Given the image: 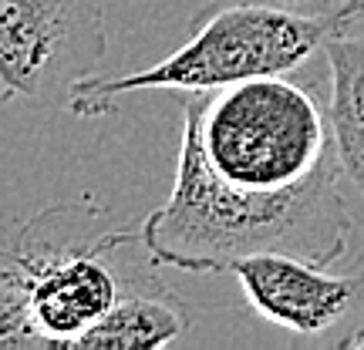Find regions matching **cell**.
Segmentation results:
<instances>
[{
  "instance_id": "obj_10",
  "label": "cell",
  "mask_w": 364,
  "mask_h": 350,
  "mask_svg": "<svg viewBox=\"0 0 364 350\" xmlns=\"http://www.w3.org/2000/svg\"><path fill=\"white\" fill-rule=\"evenodd\" d=\"M334 347H338V350H364V324L358 327V330L341 334V337L334 340Z\"/></svg>"
},
{
  "instance_id": "obj_6",
  "label": "cell",
  "mask_w": 364,
  "mask_h": 350,
  "mask_svg": "<svg viewBox=\"0 0 364 350\" xmlns=\"http://www.w3.org/2000/svg\"><path fill=\"white\" fill-rule=\"evenodd\" d=\"M236 283L263 320L297 340H324L364 307V256L351 273H327L324 263L290 253H253L233 263Z\"/></svg>"
},
{
  "instance_id": "obj_9",
  "label": "cell",
  "mask_w": 364,
  "mask_h": 350,
  "mask_svg": "<svg viewBox=\"0 0 364 350\" xmlns=\"http://www.w3.org/2000/svg\"><path fill=\"white\" fill-rule=\"evenodd\" d=\"M257 4H273V7H287V11H321L324 0H257Z\"/></svg>"
},
{
  "instance_id": "obj_8",
  "label": "cell",
  "mask_w": 364,
  "mask_h": 350,
  "mask_svg": "<svg viewBox=\"0 0 364 350\" xmlns=\"http://www.w3.org/2000/svg\"><path fill=\"white\" fill-rule=\"evenodd\" d=\"M331 67V128L344 179L364 199V34H338L324 44Z\"/></svg>"
},
{
  "instance_id": "obj_5",
  "label": "cell",
  "mask_w": 364,
  "mask_h": 350,
  "mask_svg": "<svg viewBox=\"0 0 364 350\" xmlns=\"http://www.w3.org/2000/svg\"><path fill=\"white\" fill-rule=\"evenodd\" d=\"M108 58L102 0H0L4 98L68 108Z\"/></svg>"
},
{
  "instance_id": "obj_3",
  "label": "cell",
  "mask_w": 364,
  "mask_h": 350,
  "mask_svg": "<svg viewBox=\"0 0 364 350\" xmlns=\"http://www.w3.org/2000/svg\"><path fill=\"white\" fill-rule=\"evenodd\" d=\"M364 21V0H334L321 11H287L257 0H213L193 17L189 38L162 61L115 75L85 78L75 88L68 111L102 118L139 91H220L267 75L297 71L331 38L348 34Z\"/></svg>"
},
{
  "instance_id": "obj_4",
  "label": "cell",
  "mask_w": 364,
  "mask_h": 350,
  "mask_svg": "<svg viewBox=\"0 0 364 350\" xmlns=\"http://www.w3.org/2000/svg\"><path fill=\"white\" fill-rule=\"evenodd\" d=\"M209 169L243 192H287L338 158L331 111L287 75L186 94Z\"/></svg>"
},
{
  "instance_id": "obj_1",
  "label": "cell",
  "mask_w": 364,
  "mask_h": 350,
  "mask_svg": "<svg viewBox=\"0 0 364 350\" xmlns=\"http://www.w3.org/2000/svg\"><path fill=\"white\" fill-rule=\"evenodd\" d=\"M341 158L287 192H243L209 169L196 111L182 108V138L169 199L152 209L142 243L159 266L186 273H230L253 253H290L331 266L344 256L354 219L341 195Z\"/></svg>"
},
{
  "instance_id": "obj_7",
  "label": "cell",
  "mask_w": 364,
  "mask_h": 350,
  "mask_svg": "<svg viewBox=\"0 0 364 350\" xmlns=\"http://www.w3.org/2000/svg\"><path fill=\"white\" fill-rule=\"evenodd\" d=\"M189 324L193 317L186 300L152 266L75 344V350H159L179 340Z\"/></svg>"
},
{
  "instance_id": "obj_2",
  "label": "cell",
  "mask_w": 364,
  "mask_h": 350,
  "mask_svg": "<svg viewBox=\"0 0 364 350\" xmlns=\"http://www.w3.org/2000/svg\"><path fill=\"white\" fill-rule=\"evenodd\" d=\"M95 199L48 206L4 239L0 347L75 350L145 270L142 226H108Z\"/></svg>"
}]
</instances>
